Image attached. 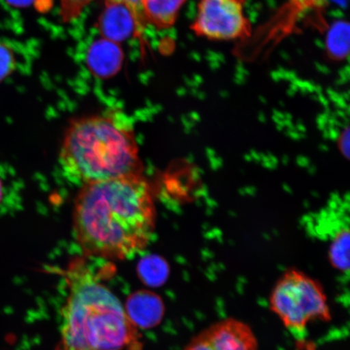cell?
<instances>
[{
	"label": "cell",
	"instance_id": "obj_1",
	"mask_svg": "<svg viewBox=\"0 0 350 350\" xmlns=\"http://www.w3.org/2000/svg\"><path fill=\"white\" fill-rule=\"evenodd\" d=\"M72 213L79 246L98 259H128L146 247L155 229L154 199L144 174L83 185Z\"/></svg>",
	"mask_w": 350,
	"mask_h": 350
},
{
	"label": "cell",
	"instance_id": "obj_11",
	"mask_svg": "<svg viewBox=\"0 0 350 350\" xmlns=\"http://www.w3.org/2000/svg\"><path fill=\"white\" fill-rule=\"evenodd\" d=\"M349 49V25L345 21H336L328 30L325 40L326 54L332 60L347 58Z\"/></svg>",
	"mask_w": 350,
	"mask_h": 350
},
{
	"label": "cell",
	"instance_id": "obj_15",
	"mask_svg": "<svg viewBox=\"0 0 350 350\" xmlns=\"http://www.w3.org/2000/svg\"><path fill=\"white\" fill-rule=\"evenodd\" d=\"M16 67V57L12 47L0 42V82L11 75Z\"/></svg>",
	"mask_w": 350,
	"mask_h": 350
},
{
	"label": "cell",
	"instance_id": "obj_13",
	"mask_svg": "<svg viewBox=\"0 0 350 350\" xmlns=\"http://www.w3.org/2000/svg\"><path fill=\"white\" fill-rule=\"evenodd\" d=\"M329 260L334 268L340 272L349 269V233L348 230H341L336 233L330 245Z\"/></svg>",
	"mask_w": 350,
	"mask_h": 350
},
{
	"label": "cell",
	"instance_id": "obj_10",
	"mask_svg": "<svg viewBox=\"0 0 350 350\" xmlns=\"http://www.w3.org/2000/svg\"><path fill=\"white\" fill-rule=\"evenodd\" d=\"M187 0H142L144 24L157 29L172 28Z\"/></svg>",
	"mask_w": 350,
	"mask_h": 350
},
{
	"label": "cell",
	"instance_id": "obj_12",
	"mask_svg": "<svg viewBox=\"0 0 350 350\" xmlns=\"http://www.w3.org/2000/svg\"><path fill=\"white\" fill-rule=\"evenodd\" d=\"M138 272L144 282L151 286H159L167 278L169 268L161 258L148 256L139 262Z\"/></svg>",
	"mask_w": 350,
	"mask_h": 350
},
{
	"label": "cell",
	"instance_id": "obj_5",
	"mask_svg": "<svg viewBox=\"0 0 350 350\" xmlns=\"http://www.w3.org/2000/svg\"><path fill=\"white\" fill-rule=\"evenodd\" d=\"M247 0H200L191 29L212 41H237L251 37L250 20L245 15Z\"/></svg>",
	"mask_w": 350,
	"mask_h": 350
},
{
	"label": "cell",
	"instance_id": "obj_8",
	"mask_svg": "<svg viewBox=\"0 0 350 350\" xmlns=\"http://www.w3.org/2000/svg\"><path fill=\"white\" fill-rule=\"evenodd\" d=\"M124 54L118 43L103 38L92 44L87 54V64L96 77H112L120 71Z\"/></svg>",
	"mask_w": 350,
	"mask_h": 350
},
{
	"label": "cell",
	"instance_id": "obj_3",
	"mask_svg": "<svg viewBox=\"0 0 350 350\" xmlns=\"http://www.w3.org/2000/svg\"><path fill=\"white\" fill-rule=\"evenodd\" d=\"M59 161L65 174L82 186L144 172L133 129L117 112L73 120Z\"/></svg>",
	"mask_w": 350,
	"mask_h": 350
},
{
	"label": "cell",
	"instance_id": "obj_2",
	"mask_svg": "<svg viewBox=\"0 0 350 350\" xmlns=\"http://www.w3.org/2000/svg\"><path fill=\"white\" fill-rule=\"evenodd\" d=\"M64 275L68 294L56 350H124L137 340L119 297L84 260L72 262Z\"/></svg>",
	"mask_w": 350,
	"mask_h": 350
},
{
	"label": "cell",
	"instance_id": "obj_16",
	"mask_svg": "<svg viewBox=\"0 0 350 350\" xmlns=\"http://www.w3.org/2000/svg\"><path fill=\"white\" fill-rule=\"evenodd\" d=\"M33 0H6V2L8 4L13 7L16 8H22L29 5L31 3Z\"/></svg>",
	"mask_w": 350,
	"mask_h": 350
},
{
	"label": "cell",
	"instance_id": "obj_19",
	"mask_svg": "<svg viewBox=\"0 0 350 350\" xmlns=\"http://www.w3.org/2000/svg\"><path fill=\"white\" fill-rule=\"evenodd\" d=\"M108 1L117 2V1H118V0H108Z\"/></svg>",
	"mask_w": 350,
	"mask_h": 350
},
{
	"label": "cell",
	"instance_id": "obj_17",
	"mask_svg": "<svg viewBox=\"0 0 350 350\" xmlns=\"http://www.w3.org/2000/svg\"><path fill=\"white\" fill-rule=\"evenodd\" d=\"M323 4H336V5L345 7L347 6V0H321Z\"/></svg>",
	"mask_w": 350,
	"mask_h": 350
},
{
	"label": "cell",
	"instance_id": "obj_18",
	"mask_svg": "<svg viewBox=\"0 0 350 350\" xmlns=\"http://www.w3.org/2000/svg\"><path fill=\"white\" fill-rule=\"evenodd\" d=\"M3 198V183L1 178H0V204H1Z\"/></svg>",
	"mask_w": 350,
	"mask_h": 350
},
{
	"label": "cell",
	"instance_id": "obj_4",
	"mask_svg": "<svg viewBox=\"0 0 350 350\" xmlns=\"http://www.w3.org/2000/svg\"><path fill=\"white\" fill-rule=\"evenodd\" d=\"M269 306L283 325L293 331H304L310 323L332 319L322 284L299 270H288L278 280L271 293Z\"/></svg>",
	"mask_w": 350,
	"mask_h": 350
},
{
	"label": "cell",
	"instance_id": "obj_6",
	"mask_svg": "<svg viewBox=\"0 0 350 350\" xmlns=\"http://www.w3.org/2000/svg\"><path fill=\"white\" fill-rule=\"evenodd\" d=\"M183 350H259V344L250 326L228 318L201 331Z\"/></svg>",
	"mask_w": 350,
	"mask_h": 350
},
{
	"label": "cell",
	"instance_id": "obj_14",
	"mask_svg": "<svg viewBox=\"0 0 350 350\" xmlns=\"http://www.w3.org/2000/svg\"><path fill=\"white\" fill-rule=\"evenodd\" d=\"M93 0H60V16L64 23L73 21L81 15Z\"/></svg>",
	"mask_w": 350,
	"mask_h": 350
},
{
	"label": "cell",
	"instance_id": "obj_7",
	"mask_svg": "<svg viewBox=\"0 0 350 350\" xmlns=\"http://www.w3.org/2000/svg\"><path fill=\"white\" fill-rule=\"evenodd\" d=\"M98 26L104 38L116 43L126 41L142 31L128 7L108 0H106V7L100 16Z\"/></svg>",
	"mask_w": 350,
	"mask_h": 350
},
{
	"label": "cell",
	"instance_id": "obj_9",
	"mask_svg": "<svg viewBox=\"0 0 350 350\" xmlns=\"http://www.w3.org/2000/svg\"><path fill=\"white\" fill-rule=\"evenodd\" d=\"M125 310L134 325L142 327L159 325L165 312L161 297L148 291H139L131 295Z\"/></svg>",
	"mask_w": 350,
	"mask_h": 350
}]
</instances>
